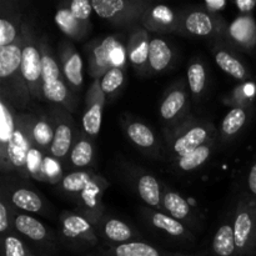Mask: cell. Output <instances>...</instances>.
I'll return each mask as SVG.
<instances>
[{"mask_svg": "<svg viewBox=\"0 0 256 256\" xmlns=\"http://www.w3.org/2000/svg\"><path fill=\"white\" fill-rule=\"evenodd\" d=\"M68 9L72 16L82 22H89L90 15L94 12L92 2L89 0H72L68 4Z\"/></svg>", "mask_w": 256, "mask_h": 256, "instance_id": "42", "label": "cell"}, {"mask_svg": "<svg viewBox=\"0 0 256 256\" xmlns=\"http://www.w3.org/2000/svg\"><path fill=\"white\" fill-rule=\"evenodd\" d=\"M112 256H170L169 254L162 255L154 246L140 242H130L115 245L112 249Z\"/></svg>", "mask_w": 256, "mask_h": 256, "instance_id": "37", "label": "cell"}, {"mask_svg": "<svg viewBox=\"0 0 256 256\" xmlns=\"http://www.w3.org/2000/svg\"><path fill=\"white\" fill-rule=\"evenodd\" d=\"M140 22L142 24V28L150 32L184 34L182 19L176 18L172 9L165 5L148 4Z\"/></svg>", "mask_w": 256, "mask_h": 256, "instance_id": "12", "label": "cell"}, {"mask_svg": "<svg viewBox=\"0 0 256 256\" xmlns=\"http://www.w3.org/2000/svg\"><path fill=\"white\" fill-rule=\"evenodd\" d=\"M170 256H185V255H182V254H170Z\"/></svg>", "mask_w": 256, "mask_h": 256, "instance_id": "46", "label": "cell"}, {"mask_svg": "<svg viewBox=\"0 0 256 256\" xmlns=\"http://www.w3.org/2000/svg\"><path fill=\"white\" fill-rule=\"evenodd\" d=\"M249 106H234L228 112L220 125V140L229 144L238 135L244 130L245 125L249 122Z\"/></svg>", "mask_w": 256, "mask_h": 256, "instance_id": "25", "label": "cell"}, {"mask_svg": "<svg viewBox=\"0 0 256 256\" xmlns=\"http://www.w3.org/2000/svg\"><path fill=\"white\" fill-rule=\"evenodd\" d=\"M229 46L252 52L256 48V22L250 15H242L228 26L225 36Z\"/></svg>", "mask_w": 256, "mask_h": 256, "instance_id": "15", "label": "cell"}, {"mask_svg": "<svg viewBox=\"0 0 256 256\" xmlns=\"http://www.w3.org/2000/svg\"><path fill=\"white\" fill-rule=\"evenodd\" d=\"M15 108L0 95V160L6 155L8 148L12 142L16 130V116Z\"/></svg>", "mask_w": 256, "mask_h": 256, "instance_id": "27", "label": "cell"}, {"mask_svg": "<svg viewBox=\"0 0 256 256\" xmlns=\"http://www.w3.org/2000/svg\"><path fill=\"white\" fill-rule=\"evenodd\" d=\"M95 230L100 239L106 240L112 244L120 245L130 242L135 236V232L129 224L116 218L104 214L94 224Z\"/></svg>", "mask_w": 256, "mask_h": 256, "instance_id": "20", "label": "cell"}, {"mask_svg": "<svg viewBox=\"0 0 256 256\" xmlns=\"http://www.w3.org/2000/svg\"><path fill=\"white\" fill-rule=\"evenodd\" d=\"M22 39L15 44L0 48V79L2 96H4L15 109L24 110L29 105L32 94L22 74Z\"/></svg>", "mask_w": 256, "mask_h": 256, "instance_id": "2", "label": "cell"}, {"mask_svg": "<svg viewBox=\"0 0 256 256\" xmlns=\"http://www.w3.org/2000/svg\"><path fill=\"white\" fill-rule=\"evenodd\" d=\"M132 180L140 199L149 208L162 209V190L154 175L135 169Z\"/></svg>", "mask_w": 256, "mask_h": 256, "instance_id": "21", "label": "cell"}, {"mask_svg": "<svg viewBox=\"0 0 256 256\" xmlns=\"http://www.w3.org/2000/svg\"><path fill=\"white\" fill-rule=\"evenodd\" d=\"M22 25L24 22H20V16L14 14L6 16L2 12L0 18V48L15 44L22 36Z\"/></svg>", "mask_w": 256, "mask_h": 256, "instance_id": "35", "label": "cell"}, {"mask_svg": "<svg viewBox=\"0 0 256 256\" xmlns=\"http://www.w3.org/2000/svg\"><path fill=\"white\" fill-rule=\"evenodd\" d=\"M55 19H56V24L60 28V30H62V32H65L68 36L75 40L84 38L90 26L89 22H82L72 16L69 9H60L56 12Z\"/></svg>", "mask_w": 256, "mask_h": 256, "instance_id": "34", "label": "cell"}, {"mask_svg": "<svg viewBox=\"0 0 256 256\" xmlns=\"http://www.w3.org/2000/svg\"><path fill=\"white\" fill-rule=\"evenodd\" d=\"M215 146H216V139H212V142L202 145V146L195 149L190 154L175 160V169L182 172H192L194 170L199 169L210 159V156L214 152Z\"/></svg>", "mask_w": 256, "mask_h": 256, "instance_id": "30", "label": "cell"}, {"mask_svg": "<svg viewBox=\"0 0 256 256\" xmlns=\"http://www.w3.org/2000/svg\"><path fill=\"white\" fill-rule=\"evenodd\" d=\"M104 94L100 90L98 96L92 104L88 105L82 120V132L90 138H95L102 129V109H104Z\"/></svg>", "mask_w": 256, "mask_h": 256, "instance_id": "32", "label": "cell"}, {"mask_svg": "<svg viewBox=\"0 0 256 256\" xmlns=\"http://www.w3.org/2000/svg\"><path fill=\"white\" fill-rule=\"evenodd\" d=\"M189 108L188 90L184 82H179L166 92L160 104V118L166 124L175 125L184 122L185 114Z\"/></svg>", "mask_w": 256, "mask_h": 256, "instance_id": "13", "label": "cell"}, {"mask_svg": "<svg viewBox=\"0 0 256 256\" xmlns=\"http://www.w3.org/2000/svg\"><path fill=\"white\" fill-rule=\"evenodd\" d=\"M22 74L28 85L32 98L36 100L44 99L42 95V64L39 40L35 39L30 28L24 22L22 30Z\"/></svg>", "mask_w": 256, "mask_h": 256, "instance_id": "5", "label": "cell"}, {"mask_svg": "<svg viewBox=\"0 0 256 256\" xmlns=\"http://www.w3.org/2000/svg\"><path fill=\"white\" fill-rule=\"evenodd\" d=\"M124 129L128 139L146 156L155 159L162 156V144L146 124L139 120H126Z\"/></svg>", "mask_w": 256, "mask_h": 256, "instance_id": "14", "label": "cell"}, {"mask_svg": "<svg viewBox=\"0 0 256 256\" xmlns=\"http://www.w3.org/2000/svg\"><path fill=\"white\" fill-rule=\"evenodd\" d=\"M44 159L42 152L36 148H32L29 155H28V172L32 178L42 182V166H44Z\"/></svg>", "mask_w": 256, "mask_h": 256, "instance_id": "41", "label": "cell"}, {"mask_svg": "<svg viewBox=\"0 0 256 256\" xmlns=\"http://www.w3.org/2000/svg\"><path fill=\"white\" fill-rule=\"evenodd\" d=\"M32 148L42 152H50L54 138V122L49 114H25Z\"/></svg>", "mask_w": 256, "mask_h": 256, "instance_id": "17", "label": "cell"}, {"mask_svg": "<svg viewBox=\"0 0 256 256\" xmlns=\"http://www.w3.org/2000/svg\"><path fill=\"white\" fill-rule=\"evenodd\" d=\"M12 228L18 234L38 246L54 250L56 245H60L56 232H50L49 228L45 226L40 220L25 212H15Z\"/></svg>", "mask_w": 256, "mask_h": 256, "instance_id": "10", "label": "cell"}, {"mask_svg": "<svg viewBox=\"0 0 256 256\" xmlns=\"http://www.w3.org/2000/svg\"><path fill=\"white\" fill-rule=\"evenodd\" d=\"M238 256L256 254V202L246 194L238 202L232 218Z\"/></svg>", "mask_w": 256, "mask_h": 256, "instance_id": "4", "label": "cell"}, {"mask_svg": "<svg viewBox=\"0 0 256 256\" xmlns=\"http://www.w3.org/2000/svg\"><path fill=\"white\" fill-rule=\"evenodd\" d=\"M36 256H38V255H36Z\"/></svg>", "mask_w": 256, "mask_h": 256, "instance_id": "48", "label": "cell"}, {"mask_svg": "<svg viewBox=\"0 0 256 256\" xmlns=\"http://www.w3.org/2000/svg\"><path fill=\"white\" fill-rule=\"evenodd\" d=\"M98 16L115 26H129L142 20L146 9V2L140 0H92Z\"/></svg>", "mask_w": 256, "mask_h": 256, "instance_id": "7", "label": "cell"}, {"mask_svg": "<svg viewBox=\"0 0 256 256\" xmlns=\"http://www.w3.org/2000/svg\"><path fill=\"white\" fill-rule=\"evenodd\" d=\"M54 122V138L49 154L58 162H65L69 159L70 150L75 142L78 129L70 116L69 112L55 105L50 112Z\"/></svg>", "mask_w": 256, "mask_h": 256, "instance_id": "8", "label": "cell"}, {"mask_svg": "<svg viewBox=\"0 0 256 256\" xmlns=\"http://www.w3.org/2000/svg\"><path fill=\"white\" fill-rule=\"evenodd\" d=\"M59 244L75 252H84L99 244L94 225L79 212H64L60 215L56 232Z\"/></svg>", "mask_w": 256, "mask_h": 256, "instance_id": "3", "label": "cell"}, {"mask_svg": "<svg viewBox=\"0 0 256 256\" xmlns=\"http://www.w3.org/2000/svg\"><path fill=\"white\" fill-rule=\"evenodd\" d=\"M28 256H36V255H35V254H32V252H29V254H28Z\"/></svg>", "mask_w": 256, "mask_h": 256, "instance_id": "47", "label": "cell"}, {"mask_svg": "<svg viewBox=\"0 0 256 256\" xmlns=\"http://www.w3.org/2000/svg\"><path fill=\"white\" fill-rule=\"evenodd\" d=\"M188 86L195 99H199L205 92L208 82V74L205 65L200 60H194L188 65L186 70Z\"/></svg>", "mask_w": 256, "mask_h": 256, "instance_id": "36", "label": "cell"}, {"mask_svg": "<svg viewBox=\"0 0 256 256\" xmlns=\"http://www.w3.org/2000/svg\"><path fill=\"white\" fill-rule=\"evenodd\" d=\"M102 180L104 178L92 170H78L62 176L59 184V192L69 196L72 200H76L90 186Z\"/></svg>", "mask_w": 256, "mask_h": 256, "instance_id": "23", "label": "cell"}, {"mask_svg": "<svg viewBox=\"0 0 256 256\" xmlns=\"http://www.w3.org/2000/svg\"><path fill=\"white\" fill-rule=\"evenodd\" d=\"M204 5L208 12H212V14H216L218 12H222L226 8L228 2L225 0H206Z\"/></svg>", "mask_w": 256, "mask_h": 256, "instance_id": "45", "label": "cell"}, {"mask_svg": "<svg viewBox=\"0 0 256 256\" xmlns=\"http://www.w3.org/2000/svg\"><path fill=\"white\" fill-rule=\"evenodd\" d=\"M60 62L65 82L75 92H80L84 82L82 78V59L69 40H65L59 45Z\"/></svg>", "mask_w": 256, "mask_h": 256, "instance_id": "16", "label": "cell"}, {"mask_svg": "<svg viewBox=\"0 0 256 256\" xmlns=\"http://www.w3.org/2000/svg\"><path fill=\"white\" fill-rule=\"evenodd\" d=\"M9 202L14 209L25 212L45 214L44 199L38 192L26 188H16L9 194Z\"/></svg>", "mask_w": 256, "mask_h": 256, "instance_id": "28", "label": "cell"}, {"mask_svg": "<svg viewBox=\"0 0 256 256\" xmlns=\"http://www.w3.org/2000/svg\"><path fill=\"white\" fill-rule=\"evenodd\" d=\"M216 129L208 120L190 118L165 132L162 155L175 160L194 152L202 145L216 139Z\"/></svg>", "mask_w": 256, "mask_h": 256, "instance_id": "1", "label": "cell"}, {"mask_svg": "<svg viewBox=\"0 0 256 256\" xmlns=\"http://www.w3.org/2000/svg\"><path fill=\"white\" fill-rule=\"evenodd\" d=\"M184 32L196 36L224 38L226 32V24L216 14L202 10H194L185 14L182 18Z\"/></svg>", "mask_w": 256, "mask_h": 256, "instance_id": "11", "label": "cell"}, {"mask_svg": "<svg viewBox=\"0 0 256 256\" xmlns=\"http://www.w3.org/2000/svg\"><path fill=\"white\" fill-rule=\"evenodd\" d=\"M95 146L92 138L78 130L75 142L69 154V162L75 169H85L94 162Z\"/></svg>", "mask_w": 256, "mask_h": 256, "instance_id": "26", "label": "cell"}, {"mask_svg": "<svg viewBox=\"0 0 256 256\" xmlns=\"http://www.w3.org/2000/svg\"><path fill=\"white\" fill-rule=\"evenodd\" d=\"M212 246L216 256H238L232 222H225L218 228Z\"/></svg>", "mask_w": 256, "mask_h": 256, "instance_id": "33", "label": "cell"}, {"mask_svg": "<svg viewBox=\"0 0 256 256\" xmlns=\"http://www.w3.org/2000/svg\"><path fill=\"white\" fill-rule=\"evenodd\" d=\"M162 209L180 222H190L194 219V212L189 202L182 195L169 189L162 190Z\"/></svg>", "mask_w": 256, "mask_h": 256, "instance_id": "29", "label": "cell"}, {"mask_svg": "<svg viewBox=\"0 0 256 256\" xmlns=\"http://www.w3.org/2000/svg\"><path fill=\"white\" fill-rule=\"evenodd\" d=\"M212 54L218 66L235 80L245 82L250 78L246 65L232 52V48L229 46L226 42H215L212 45Z\"/></svg>", "mask_w": 256, "mask_h": 256, "instance_id": "19", "label": "cell"}, {"mask_svg": "<svg viewBox=\"0 0 256 256\" xmlns=\"http://www.w3.org/2000/svg\"><path fill=\"white\" fill-rule=\"evenodd\" d=\"M142 216H144L145 222L149 225H152L154 229L158 232H164L168 236L175 238V239L188 240L189 242L192 239V234L189 230L185 228L182 222H178L174 218L168 215L166 212H156V210L152 209H142Z\"/></svg>", "mask_w": 256, "mask_h": 256, "instance_id": "22", "label": "cell"}, {"mask_svg": "<svg viewBox=\"0 0 256 256\" xmlns=\"http://www.w3.org/2000/svg\"><path fill=\"white\" fill-rule=\"evenodd\" d=\"M30 250L14 234H6L2 239V256H28Z\"/></svg>", "mask_w": 256, "mask_h": 256, "instance_id": "39", "label": "cell"}, {"mask_svg": "<svg viewBox=\"0 0 256 256\" xmlns=\"http://www.w3.org/2000/svg\"><path fill=\"white\" fill-rule=\"evenodd\" d=\"M245 194L256 202V162L252 165L246 178V192Z\"/></svg>", "mask_w": 256, "mask_h": 256, "instance_id": "43", "label": "cell"}, {"mask_svg": "<svg viewBox=\"0 0 256 256\" xmlns=\"http://www.w3.org/2000/svg\"><path fill=\"white\" fill-rule=\"evenodd\" d=\"M149 32L145 28H135L129 36L126 55L132 68L142 75H146L149 68Z\"/></svg>", "mask_w": 256, "mask_h": 256, "instance_id": "18", "label": "cell"}, {"mask_svg": "<svg viewBox=\"0 0 256 256\" xmlns=\"http://www.w3.org/2000/svg\"><path fill=\"white\" fill-rule=\"evenodd\" d=\"M32 144L28 130L25 114L16 116V130L12 142L8 148L6 155L2 160V172H16L19 176H30L28 172V155L32 150Z\"/></svg>", "mask_w": 256, "mask_h": 256, "instance_id": "6", "label": "cell"}, {"mask_svg": "<svg viewBox=\"0 0 256 256\" xmlns=\"http://www.w3.org/2000/svg\"><path fill=\"white\" fill-rule=\"evenodd\" d=\"M14 208L10 204L9 199H6V194L4 192H2L0 196V232L2 235H6L10 228L12 226V222H14L15 212H12Z\"/></svg>", "mask_w": 256, "mask_h": 256, "instance_id": "40", "label": "cell"}, {"mask_svg": "<svg viewBox=\"0 0 256 256\" xmlns=\"http://www.w3.org/2000/svg\"><path fill=\"white\" fill-rule=\"evenodd\" d=\"M124 69L118 66L112 68V69L108 70V72L102 75V79L99 80L100 90H102V92L104 94L105 98L112 96V95L116 94V92L122 89V84H124Z\"/></svg>", "mask_w": 256, "mask_h": 256, "instance_id": "38", "label": "cell"}, {"mask_svg": "<svg viewBox=\"0 0 256 256\" xmlns=\"http://www.w3.org/2000/svg\"><path fill=\"white\" fill-rule=\"evenodd\" d=\"M124 62V52L122 45L115 36L105 38L102 42H98L92 48L89 54V72L95 80H99L100 75H104L109 69L119 66Z\"/></svg>", "mask_w": 256, "mask_h": 256, "instance_id": "9", "label": "cell"}, {"mask_svg": "<svg viewBox=\"0 0 256 256\" xmlns=\"http://www.w3.org/2000/svg\"><path fill=\"white\" fill-rule=\"evenodd\" d=\"M234 4L242 14L250 15V12L256 8V0H236Z\"/></svg>", "mask_w": 256, "mask_h": 256, "instance_id": "44", "label": "cell"}, {"mask_svg": "<svg viewBox=\"0 0 256 256\" xmlns=\"http://www.w3.org/2000/svg\"><path fill=\"white\" fill-rule=\"evenodd\" d=\"M72 89L68 85L64 78L42 84L44 99H46L52 104H55L56 106L68 110V112H72L78 106L76 92H72Z\"/></svg>", "mask_w": 256, "mask_h": 256, "instance_id": "24", "label": "cell"}, {"mask_svg": "<svg viewBox=\"0 0 256 256\" xmlns=\"http://www.w3.org/2000/svg\"><path fill=\"white\" fill-rule=\"evenodd\" d=\"M174 52L165 40L154 38L150 40L149 68L152 72H162L172 64Z\"/></svg>", "mask_w": 256, "mask_h": 256, "instance_id": "31", "label": "cell"}]
</instances>
